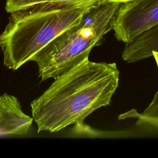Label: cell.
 I'll list each match as a JSON object with an SVG mask.
<instances>
[{
    "label": "cell",
    "instance_id": "cell-6",
    "mask_svg": "<svg viewBox=\"0 0 158 158\" xmlns=\"http://www.w3.org/2000/svg\"><path fill=\"white\" fill-rule=\"evenodd\" d=\"M152 51L158 52V24L127 44L122 57L128 63H133L150 57Z\"/></svg>",
    "mask_w": 158,
    "mask_h": 158
},
{
    "label": "cell",
    "instance_id": "cell-5",
    "mask_svg": "<svg viewBox=\"0 0 158 158\" xmlns=\"http://www.w3.org/2000/svg\"><path fill=\"white\" fill-rule=\"evenodd\" d=\"M33 117L25 114L19 99L7 93L0 95V137L26 135Z\"/></svg>",
    "mask_w": 158,
    "mask_h": 158
},
{
    "label": "cell",
    "instance_id": "cell-2",
    "mask_svg": "<svg viewBox=\"0 0 158 158\" xmlns=\"http://www.w3.org/2000/svg\"><path fill=\"white\" fill-rule=\"evenodd\" d=\"M97 1L75 6L41 2L11 12L0 34L4 65L16 70L31 61L59 35L78 23Z\"/></svg>",
    "mask_w": 158,
    "mask_h": 158
},
{
    "label": "cell",
    "instance_id": "cell-9",
    "mask_svg": "<svg viewBox=\"0 0 158 158\" xmlns=\"http://www.w3.org/2000/svg\"><path fill=\"white\" fill-rule=\"evenodd\" d=\"M110 1H112L114 2H117V3H119V4H124V3H127L134 0H108Z\"/></svg>",
    "mask_w": 158,
    "mask_h": 158
},
{
    "label": "cell",
    "instance_id": "cell-8",
    "mask_svg": "<svg viewBox=\"0 0 158 158\" xmlns=\"http://www.w3.org/2000/svg\"><path fill=\"white\" fill-rule=\"evenodd\" d=\"M152 56L154 58L155 61L156 62L157 67L158 68V52H157V51H152ZM157 93H158V92H157Z\"/></svg>",
    "mask_w": 158,
    "mask_h": 158
},
{
    "label": "cell",
    "instance_id": "cell-1",
    "mask_svg": "<svg viewBox=\"0 0 158 158\" xmlns=\"http://www.w3.org/2000/svg\"><path fill=\"white\" fill-rule=\"evenodd\" d=\"M115 63L85 60L54 79L30 104L38 132H57L110 104L119 83Z\"/></svg>",
    "mask_w": 158,
    "mask_h": 158
},
{
    "label": "cell",
    "instance_id": "cell-7",
    "mask_svg": "<svg viewBox=\"0 0 158 158\" xmlns=\"http://www.w3.org/2000/svg\"><path fill=\"white\" fill-rule=\"evenodd\" d=\"M97 0H6V10L11 13L32 5L41 2H57L75 6Z\"/></svg>",
    "mask_w": 158,
    "mask_h": 158
},
{
    "label": "cell",
    "instance_id": "cell-3",
    "mask_svg": "<svg viewBox=\"0 0 158 158\" xmlns=\"http://www.w3.org/2000/svg\"><path fill=\"white\" fill-rule=\"evenodd\" d=\"M120 4L108 0H98L78 23L39 51L31 61L36 62L41 81L55 79L88 59L92 49L112 30Z\"/></svg>",
    "mask_w": 158,
    "mask_h": 158
},
{
    "label": "cell",
    "instance_id": "cell-4",
    "mask_svg": "<svg viewBox=\"0 0 158 158\" xmlns=\"http://www.w3.org/2000/svg\"><path fill=\"white\" fill-rule=\"evenodd\" d=\"M158 24V0H134L121 4L113 22L115 38L128 44Z\"/></svg>",
    "mask_w": 158,
    "mask_h": 158
}]
</instances>
